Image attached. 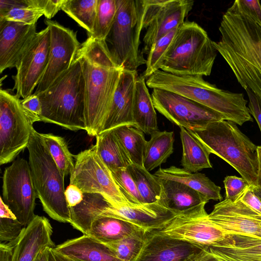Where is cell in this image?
<instances>
[{
	"mask_svg": "<svg viewBox=\"0 0 261 261\" xmlns=\"http://www.w3.org/2000/svg\"><path fill=\"white\" fill-rule=\"evenodd\" d=\"M192 0H143V37L142 53L148 54L161 37L178 28L194 6Z\"/></svg>",
	"mask_w": 261,
	"mask_h": 261,
	"instance_id": "obj_13",
	"label": "cell"
},
{
	"mask_svg": "<svg viewBox=\"0 0 261 261\" xmlns=\"http://www.w3.org/2000/svg\"><path fill=\"white\" fill-rule=\"evenodd\" d=\"M105 216L120 219L151 231L162 228L177 215L156 202L138 205L127 203L116 207L110 204Z\"/></svg>",
	"mask_w": 261,
	"mask_h": 261,
	"instance_id": "obj_20",
	"label": "cell"
},
{
	"mask_svg": "<svg viewBox=\"0 0 261 261\" xmlns=\"http://www.w3.org/2000/svg\"><path fill=\"white\" fill-rule=\"evenodd\" d=\"M112 129L133 164L144 167V159L147 142L144 133L129 125H121Z\"/></svg>",
	"mask_w": 261,
	"mask_h": 261,
	"instance_id": "obj_31",
	"label": "cell"
},
{
	"mask_svg": "<svg viewBox=\"0 0 261 261\" xmlns=\"http://www.w3.org/2000/svg\"><path fill=\"white\" fill-rule=\"evenodd\" d=\"M43 15L38 9L27 5L23 0L0 14V21L15 22L27 25L36 24L38 19Z\"/></svg>",
	"mask_w": 261,
	"mask_h": 261,
	"instance_id": "obj_40",
	"label": "cell"
},
{
	"mask_svg": "<svg viewBox=\"0 0 261 261\" xmlns=\"http://www.w3.org/2000/svg\"><path fill=\"white\" fill-rule=\"evenodd\" d=\"M98 0H65L61 10L87 31L88 36L94 31Z\"/></svg>",
	"mask_w": 261,
	"mask_h": 261,
	"instance_id": "obj_32",
	"label": "cell"
},
{
	"mask_svg": "<svg viewBox=\"0 0 261 261\" xmlns=\"http://www.w3.org/2000/svg\"><path fill=\"white\" fill-rule=\"evenodd\" d=\"M233 4L261 27V5L258 0H236Z\"/></svg>",
	"mask_w": 261,
	"mask_h": 261,
	"instance_id": "obj_44",
	"label": "cell"
},
{
	"mask_svg": "<svg viewBox=\"0 0 261 261\" xmlns=\"http://www.w3.org/2000/svg\"><path fill=\"white\" fill-rule=\"evenodd\" d=\"M74 158L70 184L77 186L84 193L101 195L113 206L128 203L111 170L97 154L95 145L74 155Z\"/></svg>",
	"mask_w": 261,
	"mask_h": 261,
	"instance_id": "obj_9",
	"label": "cell"
},
{
	"mask_svg": "<svg viewBox=\"0 0 261 261\" xmlns=\"http://www.w3.org/2000/svg\"><path fill=\"white\" fill-rule=\"evenodd\" d=\"M206 211L189 216H176L154 231L190 242L204 249L210 247H231L233 241L208 218Z\"/></svg>",
	"mask_w": 261,
	"mask_h": 261,
	"instance_id": "obj_14",
	"label": "cell"
},
{
	"mask_svg": "<svg viewBox=\"0 0 261 261\" xmlns=\"http://www.w3.org/2000/svg\"><path fill=\"white\" fill-rule=\"evenodd\" d=\"M44 22L49 29V47L46 68L33 93L36 95L45 91L69 68L81 45L72 30L50 19L45 18Z\"/></svg>",
	"mask_w": 261,
	"mask_h": 261,
	"instance_id": "obj_15",
	"label": "cell"
},
{
	"mask_svg": "<svg viewBox=\"0 0 261 261\" xmlns=\"http://www.w3.org/2000/svg\"><path fill=\"white\" fill-rule=\"evenodd\" d=\"M174 29L160 38L151 47L147 54L146 69L141 76L145 79L160 70L161 65L176 34Z\"/></svg>",
	"mask_w": 261,
	"mask_h": 261,
	"instance_id": "obj_38",
	"label": "cell"
},
{
	"mask_svg": "<svg viewBox=\"0 0 261 261\" xmlns=\"http://www.w3.org/2000/svg\"><path fill=\"white\" fill-rule=\"evenodd\" d=\"M146 233L141 228L121 239L104 244L121 260L134 261L144 245Z\"/></svg>",
	"mask_w": 261,
	"mask_h": 261,
	"instance_id": "obj_36",
	"label": "cell"
},
{
	"mask_svg": "<svg viewBox=\"0 0 261 261\" xmlns=\"http://www.w3.org/2000/svg\"><path fill=\"white\" fill-rule=\"evenodd\" d=\"M95 147L97 154L111 171L127 168L133 164L113 129L97 135Z\"/></svg>",
	"mask_w": 261,
	"mask_h": 261,
	"instance_id": "obj_27",
	"label": "cell"
},
{
	"mask_svg": "<svg viewBox=\"0 0 261 261\" xmlns=\"http://www.w3.org/2000/svg\"><path fill=\"white\" fill-rule=\"evenodd\" d=\"M182 146L181 164L183 168L191 172H197L212 167L210 161L211 152L207 148L191 131L179 127Z\"/></svg>",
	"mask_w": 261,
	"mask_h": 261,
	"instance_id": "obj_28",
	"label": "cell"
},
{
	"mask_svg": "<svg viewBox=\"0 0 261 261\" xmlns=\"http://www.w3.org/2000/svg\"><path fill=\"white\" fill-rule=\"evenodd\" d=\"M196 261H223L203 250Z\"/></svg>",
	"mask_w": 261,
	"mask_h": 261,
	"instance_id": "obj_49",
	"label": "cell"
},
{
	"mask_svg": "<svg viewBox=\"0 0 261 261\" xmlns=\"http://www.w3.org/2000/svg\"><path fill=\"white\" fill-rule=\"evenodd\" d=\"M75 58H83L97 66L111 69H122L115 62L106 40L88 36L81 44Z\"/></svg>",
	"mask_w": 261,
	"mask_h": 261,
	"instance_id": "obj_33",
	"label": "cell"
},
{
	"mask_svg": "<svg viewBox=\"0 0 261 261\" xmlns=\"http://www.w3.org/2000/svg\"><path fill=\"white\" fill-rule=\"evenodd\" d=\"M137 71L123 69L102 132L129 125L134 126L133 108Z\"/></svg>",
	"mask_w": 261,
	"mask_h": 261,
	"instance_id": "obj_23",
	"label": "cell"
},
{
	"mask_svg": "<svg viewBox=\"0 0 261 261\" xmlns=\"http://www.w3.org/2000/svg\"><path fill=\"white\" fill-rule=\"evenodd\" d=\"M217 52L206 32L196 22L186 20L178 28L160 70L176 75L208 76Z\"/></svg>",
	"mask_w": 261,
	"mask_h": 261,
	"instance_id": "obj_5",
	"label": "cell"
},
{
	"mask_svg": "<svg viewBox=\"0 0 261 261\" xmlns=\"http://www.w3.org/2000/svg\"><path fill=\"white\" fill-rule=\"evenodd\" d=\"M213 153L228 163L250 187L256 186L259 161L257 146L236 123L223 120L201 130L191 131Z\"/></svg>",
	"mask_w": 261,
	"mask_h": 261,
	"instance_id": "obj_4",
	"label": "cell"
},
{
	"mask_svg": "<svg viewBox=\"0 0 261 261\" xmlns=\"http://www.w3.org/2000/svg\"><path fill=\"white\" fill-rule=\"evenodd\" d=\"M244 89L249 98V113L255 119L261 132V97L248 88Z\"/></svg>",
	"mask_w": 261,
	"mask_h": 261,
	"instance_id": "obj_46",
	"label": "cell"
},
{
	"mask_svg": "<svg viewBox=\"0 0 261 261\" xmlns=\"http://www.w3.org/2000/svg\"><path fill=\"white\" fill-rule=\"evenodd\" d=\"M27 149L32 179L43 211L56 221L70 223V211L65 196V176L51 157L41 133L34 128Z\"/></svg>",
	"mask_w": 261,
	"mask_h": 261,
	"instance_id": "obj_6",
	"label": "cell"
},
{
	"mask_svg": "<svg viewBox=\"0 0 261 261\" xmlns=\"http://www.w3.org/2000/svg\"><path fill=\"white\" fill-rule=\"evenodd\" d=\"M257 149L258 153L259 168L256 182V186L261 189V146H258Z\"/></svg>",
	"mask_w": 261,
	"mask_h": 261,
	"instance_id": "obj_51",
	"label": "cell"
},
{
	"mask_svg": "<svg viewBox=\"0 0 261 261\" xmlns=\"http://www.w3.org/2000/svg\"><path fill=\"white\" fill-rule=\"evenodd\" d=\"M53 227L47 218L36 215L13 241L10 261H35L46 248H55Z\"/></svg>",
	"mask_w": 261,
	"mask_h": 261,
	"instance_id": "obj_19",
	"label": "cell"
},
{
	"mask_svg": "<svg viewBox=\"0 0 261 261\" xmlns=\"http://www.w3.org/2000/svg\"><path fill=\"white\" fill-rule=\"evenodd\" d=\"M117 10L115 21L106 38L110 51L118 67L137 71L146 60L139 50L143 29L142 0H116Z\"/></svg>",
	"mask_w": 261,
	"mask_h": 261,
	"instance_id": "obj_7",
	"label": "cell"
},
{
	"mask_svg": "<svg viewBox=\"0 0 261 261\" xmlns=\"http://www.w3.org/2000/svg\"><path fill=\"white\" fill-rule=\"evenodd\" d=\"M151 96L155 109L160 114L172 123L191 131L226 120L212 109L174 92L153 89Z\"/></svg>",
	"mask_w": 261,
	"mask_h": 261,
	"instance_id": "obj_11",
	"label": "cell"
},
{
	"mask_svg": "<svg viewBox=\"0 0 261 261\" xmlns=\"http://www.w3.org/2000/svg\"><path fill=\"white\" fill-rule=\"evenodd\" d=\"M80 60L85 80V120L87 134L101 133L123 69H107Z\"/></svg>",
	"mask_w": 261,
	"mask_h": 261,
	"instance_id": "obj_8",
	"label": "cell"
},
{
	"mask_svg": "<svg viewBox=\"0 0 261 261\" xmlns=\"http://www.w3.org/2000/svg\"><path fill=\"white\" fill-rule=\"evenodd\" d=\"M2 189L3 201L26 227L36 216L34 210L37 197L29 162L17 158L5 169Z\"/></svg>",
	"mask_w": 261,
	"mask_h": 261,
	"instance_id": "obj_12",
	"label": "cell"
},
{
	"mask_svg": "<svg viewBox=\"0 0 261 261\" xmlns=\"http://www.w3.org/2000/svg\"><path fill=\"white\" fill-rule=\"evenodd\" d=\"M241 200L243 203L261 215V200L249 186L241 194Z\"/></svg>",
	"mask_w": 261,
	"mask_h": 261,
	"instance_id": "obj_47",
	"label": "cell"
},
{
	"mask_svg": "<svg viewBox=\"0 0 261 261\" xmlns=\"http://www.w3.org/2000/svg\"><path fill=\"white\" fill-rule=\"evenodd\" d=\"M65 196L69 208L81 203L83 200L84 193L77 186L69 184L65 189Z\"/></svg>",
	"mask_w": 261,
	"mask_h": 261,
	"instance_id": "obj_48",
	"label": "cell"
},
{
	"mask_svg": "<svg viewBox=\"0 0 261 261\" xmlns=\"http://www.w3.org/2000/svg\"><path fill=\"white\" fill-rule=\"evenodd\" d=\"M20 103L27 118L32 125L36 122L41 121L42 107L37 95L33 93L21 99Z\"/></svg>",
	"mask_w": 261,
	"mask_h": 261,
	"instance_id": "obj_42",
	"label": "cell"
},
{
	"mask_svg": "<svg viewBox=\"0 0 261 261\" xmlns=\"http://www.w3.org/2000/svg\"><path fill=\"white\" fill-rule=\"evenodd\" d=\"M219 258H221V257H219ZM223 258V259H228V260H232V261H250V260H233V259H230L224 258Z\"/></svg>",
	"mask_w": 261,
	"mask_h": 261,
	"instance_id": "obj_55",
	"label": "cell"
},
{
	"mask_svg": "<svg viewBox=\"0 0 261 261\" xmlns=\"http://www.w3.org/2000/svg\"><path fill=\"white\" fill-rule=\"evenodd\" d=\"M241 194L233 201L225 199L215 204L208 218L227 233L261 239V215L243 203Z\"/></svg>",
	"mask_w": 261,
	"mask_h": 261,
	"instance_id": "obj_17",
	"label": "cell"
},
{
	"mask_svg": "<svg viewBox=\"0 0 261 261\" xmlns=\"http://www.w3.org/2000/svg\"><path fill=\"white\" fill-rule=\"evenodd\" d=\"M203 251L190 242L153 230L147 231L144 245L134 261H196Z\"/></svg>",
	"mask_w": 261,
	"mask_h": 261,
	"instance_id": "obj_18",
	"label": "cell"
},
{
	"mask_svg": "<svg viewBox=\"0 0 261 261\" xmlns=\"http://www.w3.org/2000/svg\"><path fill=\"white\" fill-rule=\"evenodd\" d=\"M50 43V32L46 27L37 32L19 58L12 76L16 95L22 99L32 95L46 68Z\"/></svg>",
	"mask_w": 261,
	"mask_h": 261,
	"instance_id": "obj_16",
	"label": "cell"
},
{
	"mask_svg": "<svg viewBox=\"0 0 261 261\" xmlns=\"http://www.w3.org/2000/svg\"><path fill=\"white\" fill-rule=\"evenodd\" d=\"M111 171L128 203L138 205L144 204L136 184L127 168H119Z\"/></svg>",
	"mask_w": 261,
	"mask_h": 261,
	"instance_id": "obj_41",
	"label": "cell"
},
{
	"mask_svg": "<svg viewBox=\"0 0 261 261\" xmlns=\"http://www.w3.org/2000/svg\"><path fill=\"white\" fill-rule=\"evenodd\" d=\"M220 259H221V260H223V261H232V260H228V259H223V258H219V257H218Z\"/></svg>",
	"mask_w": 261,
	"mask_h": 261,
	"instance_id": "obj_56",
	"label": "cell"
},
{
	"mask_svg": "<svg viewBox=\"0 0 261 261\" xmlns=\"http://www.w3.org/2000/svg\"><path fill=\"white\" fill-rule=\"evenodd\" d=\"M220 39L213 41L238 82L261 97V27L232 4L223 14Z\"/></svg>",
	"mask_w": 261,
	"mask_h": 261,
	"instance_id": "obj_1",
	"label": "cell"
},
{
	"mask_svg": "<svg viewBox=\"0 0 261 261\" xmlns=\"http://www.w3.org/2000/svg\"><path fill=\"white\" fill-rule=\"evenodd\" d=\"M134 179L144 204L153 203L160 200L162 188L158 177L144 167L132 164L127 168Z\"/></svg>",
	"mask_w": 261,
	"mask_h": 261,
	"instance_id": "obj_34",
	"label": "cell"
},
{
	"mask_svg": "<svg viewBox=\"0 0 261 261\" xmlns=\"http://www.w3.org/2000/svg\"><path fill=\"white\" fill-rule=\"evenodd\" d=\"M53 249L75 261H122L105 244L87 234L68 240Z\"/></svg>",
	"mask_w": 261,
	"mask_h": 261,
	"instance_id": "obj_24",
	"label": "cell"
},
{
	"mask_svg": "<svg viewBox=\"0 0 261 261\" xmlns=\"http://www.w3.org/2000/svg\"><path fill=\"white\" fill-rule=\"evenodd\" d=\"M156 176L185 184L200 193L208 201L221 200V188L217 186L204 174L191 172L175 166L160 168L154 174Z\"/></svg>",
	"mask_w": 261,
	"mask_h": 261,
	"instance_id": "obj_26",
	"label": "cell"
},
{
	"mask_svg": "<svg viewBox=\"0 0 261 261\" xmlns=\"http://www.w3.org/2000/svg\"><path fill=\"white\" fill-rule=\"evenodd\" d=\"M46 248L42 251L38 255L35 261H48L49 249Z\"/></svg>",
	"mask_w": 261,
	"mask_h": 261,
	"instance_id": "obj_50",
	"label": "cell"
},
{
	"mask_svg": "<svg viewBox=\"0 0 261 261\" xmlns=\"http://www.w3.org/2000/svg\"><path fill=\"white\" fill-rule=\"evenodd\" d=\"M147 86L175 93L206 106L240 125L253 121L243 93L218 88L197 75H176L158 70L147 77Z\"/></svg>",
	"mask_w": 261,
	"mask_h": 261,
	"instance_id": "obj_2",
	"label": "cell"
},
{
	"mask_svg": "<svg viewBox=\"0 0 261 261\" xmlns=\"http://www.w3.org/2000/svg\"><path fill=\"white\" fill-rule=\"evenodd\" d=\"M24 227L8 206L0 200V241L7 243L16 239Z\"/></svg>",
	"mask_w": 261,
	"mask_h": 261,
	"instance_id": "obj_39",
	"label": "cell"
},
{
	"mask_svg": "<svg viewBox=\"0 0 261 261\" xmlns=\"http://www.w3.org/2000/svg\"><path fill=\"white\" fill-rule=\"evenodd\" d=\"M48 261H57L54 255L52 248L49 249Z\"/></svg>",
	"mask_w": 261,
	"mask_h": 261,
	"instance_id": "obj_54",
	"label": "cell"
},
{
	"mask_svg": "<svg viewBox=\"0 0 261 261\" xmlns=\"http://www.w3.org/2000/svg\"><path fill=\"white\" fill-rule=\"evenodd\" d=\"M37 95L42 107L41 121L72 131L85 130V80L79 59Z\"/></svg>",
	"mask_w": 261,
	"mask_h": 261,
	"instance_id": "obj_3",
	"label": "cell"
},
{
	"mask_svg": "<svg viewBox=\"0 0 261 261\" xmlns=\"http://www.w3.org/2000/svg\"><path fill=\"white\" fill-rule=\"evenodd\" d=\"M117 10L116 0H98L94 31L89 36L106 40L115 21Z\"/></svg>",
	"mask_w": 261,
	"mask_h": 261,
	"instance_id": "obj_37",
	"label": "cell"
},
{
	"mask_svg": "<svg viewBox=\"0 0 261 261\" xmlns=\"http://www.w3.org/2000/svg\"><path fill=\"white\" fill-rule=\"evenodd\" d=\"M254 193L260 198L261 200V189L257 186L250 187Z\"/></svg>",
	"mask_w": 261,
	"mask_h": 261,
	"instance_id": "obj_53",
	"label": "cell"
},
{
	"mask_svg": "<svg viewBox=\"0 0 261 261\" xmlns=\"http://www.w3.org/2000/svg\"><path fill=\"white\" fill-rule=\"evenodd\" d=\"M73 260V259H72ZM74 261H75V260H74Z\"/></svg>",
	"mask_w": 261,
	"mask_h": 261,
	"instance_id": "obj_57",
	"label": "cell"
},
{
	"mask_svg": "<svg viewBox=\"0 0 261 261\" xmlns=\"http://www.w3.org/2000/svg\"><path fill=\"white\" fill-rule=\"evenodd\" d=\"M36 24L27 25L0 21V73L15 67L21 55L32 41Z\"/></svg>",
	"mask_w": 261,
	"mask_h": 261,
	"instance_id": "obj_21",
	"label": "cell"
},
{
	"mask_svg": "<svg viewBox=\"0 0 261 261\" xmlns=\"http://www.w3.org/2000/svg\"><path fill=\"white\" fill-rule=\"evenodd\" d=\"M20 100L16 94L1 89V165L13 161L27 148L34 128L22 109Z\"/></svg>",
	"mask_w": 261,
	"mask_h": 261,
	"instance_id": "obj_10",
	"label": "cell"
},
{
	"mask_svg": "<svg viewBox=\"0 0 261 261\" xmlns=\"http://www.w3.org/2000/svg\"><path fill=\"white\" fill-rule=\"evenodd\" d=\"M145 80L138 75L135 82L133 117L134 127L150 135L159 129L155 109Z\"/></svg>",
	"mask_w": 261,
	"mask_h": 261,
	"instance_id": "obj_25",
	"label": "cell"
},
{
	"mask_svg": "<svg viewBox=\"0 0 261 261\" xmlns=\"http://www.w3.org/2000/svg\"><path fill=\"white\" fill-rule=\"evenodd\" d=\"M41 134L60 171L65 176L70 174L74 167V155L69 151L64 138L53 134Z\"/></svg>",
	"mask_w": 261,
	"mask_h": 261,
	"instance_id": "obj_35",
	"label": "cell"
},
{
	"mask_svg": "<svg viewBox=\"0 0 261 261\" xmlns=\"http://www.w3.org/2000/svg\"><path fill=\"white\" fill-rule=\"evenodd\" d=\"M65 0H23L25 4L41 11L46 19H50L61 10Z\"/></svg>",
	"mask_w": 261,
	"mask_h": 261,
	"instance_id": "obj_43",
	"label": "cell"
},
{
	"mask_svg": "<svg viewBox=\"0 0 261 261\" xmlns=\"http://www.w3.org/2000/svg\"><path fill=\"white\" fill-rule=\"evenodd\" d=\"M141 228L126 221L105 216L93 222L88 235L105 243L121 239Z\"/></svg>",
	"mask_w": 261,
	"mask_h": 261,
	"instance_id": "obj_29",
	"label": "cell"
},
{
	"mask_svg": "<svg viewBox=\"0 0 261 261\" xmlns=\"http://www.w3.org/2000/svg\"><path fill=\"white\" fill-rule=\"evenodd\" d=\"M223 182L226 191L225 199L231 201L236 200L249 186L244 178L236 176H227Z\"/></svg>",
	"mask_w": 261,
	"mask_h": 261,
	"instance_id": "obj_45",
	"label": "cell"
},
{
	"mask_svg": "<svg viewBox=\"0 0 261 261\" xmlns=\"http://www.w3.org/2000/svg\"><path fill=\"white\" fill-rule=\"evenodd\" d=\"M150 136L147 142L143 162L144 167L149 172L165 163L174 149L173 132L157 130Z\"/></svg>",
	"mask_w": 261,
	"mask_h": 261,
	"instance_id": "obj_30",
	"label": "cell"
},
{
	"mask_svg": "<svg viewBox=\"0 0 261 261\" xmlns=\"http://www.w3.org/2000/svg\"><path fill=\"white\" fill-rule=\"evenodd\" d=\"M53 252L57 261H74L72 259L55 251L53 248Z\"/></svg>",
	"mask_w": 261,
	"mask_h": 261,
	"instance_id": "obj_52",
	"label": "cell"
},
{
	"mask_svg": "<svg viewBox=\"0 0 261 261\" xmlns=\"http://www.w3.org/2000/svg\"><path fill=\"white\" fill-rule=\"evenodd\" d=\"M159 179L162 191L158 202L177 216H189L205 211L204 206L208 201L200 193L182 183Z\"/></svg>",
	"mask_w": 261,
	"mask_h": 261,
	"instance_id": "obj_22",
	"label": "cell"
}]
</instances>
